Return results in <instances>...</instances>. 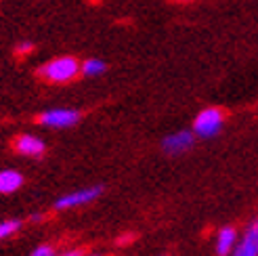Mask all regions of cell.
I'll return each instance as SVG.
<instances>
[{
    "instance_id": "3957f363",
    "label": "cell",
    "mask_w": 258,
    "mask_h": 256,
    "mask_svg": "<svg viewBox=\"0 0 258 256\" xmlns=\"http://www.w3.org/2000/svg\"><path fill=\"white\" fill-rule=\"evenodd\" d=\"M38 120L48 128H68L80 120V111H76V109H50V111L40 113Z\"/></svg>"
},
{
    "instance_id": "8fae6325",
    "label": "cell",
    "mask_w": 258,
    "mask_h": 256,
    "mask_svg": "<svg viewBox=\"0 0 258 256\" xmlns=\"http://www.w3.org/2000/svg\"><path fill=\"white\" fill-rule=\"evenodd\" d=\"M19 227H21V223H19V221H5V223H0V239L11 237L13 233L17 231Z\"/></svg>"
},
{
    "instance_id": "6da1fadb",
    "label": "cell",
    "mask_w": 258,
    "mask_h": 256,
    "mask_svg": "<svg viewBox=\"0 0 258 256\" xmlns=\"http://www.w3.org/2000/svg\"><path fill=\"white\" fill-rule=\"evenodd\" d=\"M80 72H82V63H78L76 57L66 55V57H57L44 63L38 70V76L50 84H66V82H72Z\"/></svg>"
},
{
    "instance_id": "9a60e30c",
    "label": "cell",
    "mask_w": 258,
    "mask_h": 256,
    "mask_svg": "<svg viewBox=\"0 0 258 256\" xmlns=\"http://www.w3.org/2000/svg\"><path fill=\"white\" fill-rule=\"evenodd\" d=\"M176 3H193V0H176Z\"/></svg>"
},
{
    "instance_id": "ba28073f",
    "label": "cell",
    "mask_w": 258,
    "mask_h": 256,
    "mask_svg": "<svg viewBox=\"0 0 258 256\" xmlns=\"http://www.w3.org/2000/svg\"><path fill=\"white\" fill-rule=\"evenodd\" d=\"M235 241H237V233L233 227H223L218 231V237H216V252L218 256H227L229 252L235 250Z\"/></svg>"
},
{
    "instance_id": "4fadbf2b",
    "label": "cell",
    "mask_w": 258,
    "mask_h": 256,
    "mask_svg": "<svg viewBox=\"0 0 258 256\" xmlns=\"http://www.w3.org/2000/svg\"><path fill=\"white\" fill-rule=\"evenodd\" d=\"M32 50H34V42H19L17 48H15V53L23 57V55H30Z\"/></svg>"
},
{
    "instance_id": "7c38bea8",
    "label": "cell",
    "mask_w": 258,
    "mask_h": 256,
    "mask_svg": "<svg viewBox=\"0 0 258 256\" xmlns=\"http://www.w3.org/2000/svg\"><path fill=\"white\" fill-rule=\"evenodd\" d=\"M30 256H55V250H53V246L44 244V246H38Z\"/></svg>"
},
{
    "instance_id": "8992f818",
    "label": "cell",
    "mask_w": 258,
    "mask_h": 256,
    "mask_svg": "<svg viewBox=\"0 0 258 256\" xmlns=\"http://www.w3.org/2000/svg\"><path fill=\"white\" fill-rule=\"evenodd\" d=\"M191 145H193V133H189V131L174 133L170 137H166L162 143L166 153H183V151L191 149Z\"/></svg>"
},
{
    "instance_id": "5b68a950",
    "label": "cell",
    "mask_w": 258,
    "mask_h": 256,
    "mask_svg": "<svg viewBox=\"0 0 258 256\" xmlns=\"http://www.w3.org/2000/svg\"><path fill=\"white\" fill-rule=\"evenodd\" d=\"M233 256H258V219L248 227L239 246H235Z\"/></svg>"
},
{
    "instance_id": "5bb4252c",
    "label": "cell",
    "mask_w": 258,
    "mask_h": 256,
    "mask_svg": "<svg viewBox=\"0 0 258 256\" xmlns=\"http://www.w3.org/2000/svg\"><path fill=\"white\" fill-rule=\"evenodd\" d=\"M59 256H84V250L76 248V250H68V252H63V254H59Z\"/></svg>"
},
{
    "instance_id": "9c48e42d",
    "label": "cell",
    "mask_w": 258,
    "mask_h": 256,
    "mask_svg": "<svg viewBox=\"0 0 258 256\" xmlns=\"http://www.w3.org/2000/svg\"><path fill=\"white\" fill-rule=\"evenodd\" d=\"M23 185V176L17 170H0V194H13Z\"/></svg>"
},
{
    "instance_id": "30bf717a",
    "label": "cell",
    "mask_w": 258,
    "mask_h": 256,
    "mask_svg": "<svg viewBox=\"0 0 258 256\" xmlns=\"http://www.w3.org/2000/svg\"><path fill=\"white\" fill-rule=\"evenodd\" d=\"M105 63H103L101 59H88L82 63V74L84 76H101L103 72H105Z\"/></svg>"
},
{
    "instance_id": "2e32d148",
    "label": "cell",
    "mask_w": 258,
    "mask_h": 256,
    "mask_svg": "<svg viewBox=\"0 0 258 256\" xmlns=\"http://www.w3.org/2000/svg\"><path fill=\"white\" fill-rule=\"evenodd\" d=\"M93 256H97V254H93Z\"/></svg>"
},
{
    "instance_id": "52a82bcc",
    "label": "cell",
    "mask_w": 258,
    "mask_h": 256,
    "mask_svg": "<svg viewBox=\"0 0 258 256\" xmlns=\"http://www.w3.org/2000/svg\"><path fill=\"white\" fill-rule=\"evenodd\" d=\"M17 153H23V156H42L44 153V141H40L38 137H32V135H21L15 139V143H13Z\"/></svg>"
},
{
    "instance_id": "277c9868",
    "label": "cell",
    "mask_w": 258,
    "mask_h": 256,
    "mask_svg": "<svg viewBox=\"0 0 258 256\" xmlns=\"http://www.w3.org/2000/svg\"><path fill=\"white\" fill-rule=\"evenodd\" d=\"M101 187H90V189H80V191H74L70 196H63L55 202V208L57 210H66V208H74V206H82V204H88L101 196Z\"/></svg>"
},
{
    "instance_id": "7a4b0ae2",
    "label": "cell",
    "mask_w": 258,
    "mask_h": 256,
    "mask_svg": "<svg viewBox=\"0 0 258 256\" xmlns=\"http://www.w3.org/2000/svg\"><path fill=\"white\" fill-rule=\"evenodd\" d=\"M223 122H225V111L218 107H208L198 113L196 122H193V133L204 139H210L223 128Z\"/></svg>"
}]
</instances>
